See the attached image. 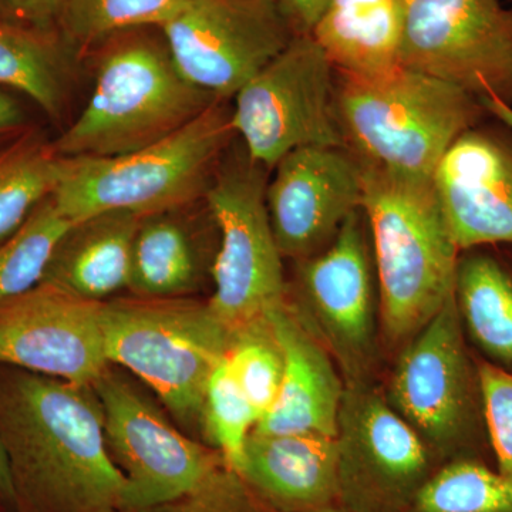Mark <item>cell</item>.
<instances>
[{"label": "cell", "mask_w": 512, "mask_h": 512, "mask_svg": "<svg viewBox=\"0 0 512 512\" xmlns=\"http://www.w3.org/2000/svg\"><path fill=\"white\" fill-rule=\"evenodd\" d=\"M0 440L16 512H128L93 386L0 365Z\"/></svg>", "instance_id": "6da1fadb"}, {"label": "cell", "mask_w": 512, "mask_h": 512, "mask_svg": "<svg viewBox=\"0 0 512 512\" xmlns=\"http://www.w3.org/2000/svg\"><path fill=\"white\" fill-rule=\"evenodd\" d=\"M362 168L380 322L389 342L404 346L456 296L460 249L433 178Z\"/></svg>", "instance_id": "7a4b0ae2"}, {"label": "cell", "mask_w": 512, "mask_h": 512, "mask_svg": "<svg viewBox=\"0 0 512 512\" xmlns=\"http://www.w3.org/2000/svg\"><path fill=\"white\" fill-rule=\"evenodd\" d=\"M215 101L178 72L163 36L127 30L100 43L92 96L53 147L64 157L124 156L171 136Z\"/></svg>", "instance_id": "3957f363"}, {"label": "cell", "mask_w": 512, "mask_h": 512, "mask_svg": "<svg viewBox=\"0 0 512 512\" xmlns=\"http://www.w3.org/2000/svg\"><path fill=\"white\" fill-rule=\"evenodd\" d=\"M335 106L343 144L363 167L427 180L451 144L490 117L471 94L402 66L382 76L338 73Z\"/></svg>", "instance_id": "277c9868"}, {"label": "cell", "mask_w": 512, "mask_h": 512, "mask_svg": "<svg viewBox=\"0 0 512 512\" xmlns=\"http://www.w3.org/2000/svg\"><path fill=\"white\" fill-rule=\"evenodd\" d=\"M234 136L231 109L215 101L187 126L134 153L76 158L53 201L72 222L107 211L147 217L180 210L205 198Z\"/></svg>", "instance_id": "5b68a950"}, {"label": "cell", "mask_w": 512, "mask_h": 512, "mask_svg": "<svg viewBox=\"0 0 512 512\" xmlns=\"http://www.w3.org/2000/svg\"><path fill=\"white\" fill-rule=\"evenodd\" d=\"M101 328L110 365L150 387L185 429L201 431L205 390L232 338L208 302L113 299L103 302Z\"/></svg>", "instance_id": "8992f818"}, {"label": "cell", "mask_w": 512, "mask_h": 512, "mask_svg": "<svg viewBox=\"0 0 512 512\" xmlns=\"http://www.w3.org/2000/svg\"><path fill=\"white\" fill-rule=\"evenodd\" d=\"M268 173L245 153L221 163L204 198L220 234L208 306L231 335L266 322L288 299L284 256L266 208Z\"/></svg>", "instance_id": "52a82bcc"}, {"label": "cell", "mask_w": 512, "mask_h": 512, "mask_svg": "<svg viewBox=\"0 0 512 512\" xmlns=\"http://www.w3.org/2000/svg\"><path fill=\"white\" fill-rule=\"evenodd\" d=\"M336 77L311 35L293 36L234 96L232 128L248 157L272 171L296 148L345 147L336 119Z\"/></svg>", "instance_id": "ba28073f"}, {"label": "cell", "mask_w": 512, "mask_h": 512, "mask_svg": "<svg viewBox=\"0 0 512 512\" xmlns=\"http://www.w3.org/2000/svg\"><path fill=\"white\" fill-rule=\"evenodd\" d=\"M93 389L103 409L111 457L126 477L128 512L194 493L228 467L217 450L175 429L156 403L111 365Z\"/></svg>", "instance_id": "9c48e42d"}, {"label": "cell", "mask_w": 512, "mask_h": 512, "mask_svg": "<svg viewBox=\"0 0 512 512\" xmlns=\"http://www.w3.org/2000/svg\"><path fill=\"white\" fill-rule=\"evenodd\" d=\"M400 66L512 106V8L501 0H402Z\"/></svg>", "instance_id": "30bf717a"}, {"label": "cell", "mask_w": 512, "mask_h": 512, "mask_svg": "<svg viewBox=\"0 0 512 512\" xmlns=\"http://www.w3.org/2000/svg\"><path fill=\"white\" fill-rule=\"evenodd\" d=\"M335 439L346 512H407L437 470L429 447L372 383L345 384Z\"/></svg>", "instance_id": "8fae6325"}, {"label": "cell", "mask_w": 512, "mask_h": 512, "mask_svg": "<svg viewBox=\"0 0 512 512\" xmlns=\"http://www.w3.org/2000/svg\"><path fill=\"white\" fill-rule=\"evenodd\" d=\"M296 264L293 308L328 349L345 384L372 383L379 308L362 208L350 215L328 248Z\"/></svg>", "instance_id": "7c38bea8"}, {"label": "cell", "mask_w": 512, "mask_h": 512, "mask_svg": "<svg viewBox=\"0 0 512 512\" xmlns=\"http://www.w3.org/2000/svg\"><path fill=\"white\" fill-rule=\"evenodd\" d=\"M160 30L178 72L222 101L295 36L275 0H190Z\"/></svg>", "instance_id": "4fadbf2b"}, {"label": "cell", "mask_w": 512, "mask_h": 512, "mask_svg": "<svg viewBox=\"0 0 512 512\" xmlns=\"http://www.w3.org/2000/svg\"><path fill=\"white\" fill-rule=\"evenodd\" d=\"M473 376L456 296L403 346L389 403L437 460H454L474 426Z\"/></svg>", "instance_id": "5bb4252c"}, {"label": "cell", "mask_w": 512, "mask_h": 512, "mask_svg": "<svg viewBox=\"0 0 512 512\" xmlns=\"http://www.w3.org/2000/svg\"><path fill=\"white\" fill-rule=\"evenodd\" d=\"M101 308L40 282L0 306V365L93 386L110 366Z\"/></svg>", "instance_id": "9a60e30c"}, {"label": "cell", "mask_w": 512, "mask_h": 512, "mask_svg": "<svg viewBox=\"0 0 512 512\" xmlns=\"http://www.w3.org/2000/svg\"><path fill=\"white\" fill-rule=\"evenodd\" d=\"M266 208L284 258H311L362 208L363 168L345 147L296 148L272 168Z\"/></svg>", "instance_id": "2e32d148"}, {"label": "cell", "mask_w": 512, "mask_h": 512, "mask_svg": "<svg viewBox=\"0 0 512 512\" xmlns=\"http://www.w3.org/2000/svg\"><path fill=\"white\" fill-rule=\"evenodd\" d=\"M433 185L460 252L512 245V128L495 119L468 128L441 158Z\"/></svg>", "instance_id": "e0dca14e"}, {"label": "cell", "mask_w": 512, "mask_h": 512, "mask_svg": "<svg viewBox=\"0 0 512 512\" xmlns=\"http://www.w3.org/2000/svg\"><path fill=\"white\" fill-rule=\"evenodd\" d=\"M268 320L284 355V377L274 407L254 431L336 437L345 382L335 360L288 299Z\"/></svg>", "instance_id": "ac0fdd59"}, {"label": "cell", "mask_w": 512, "mask_h": 512, "mask_svg": "<svg viewBox=\"0 0 512 512\" xmlns=\"http://www.w3.org/2000/svg\"><path fill=\"white\" fill-rule=\"evenodd\" d=\"M235 473L269 512L338 507L335 437L252 431Z\"/></svg>", "instance_id": "d6986e66"}, {"label": "cell", "mask_w": 512, "mask_h": 512, "mask_svg": "<svg viewBox=\"0 0 512 512\" xmlns=\"http://www.w3.org/2000/svg\"><path fill=\"white\" fill-rule=\"evenodd\" d=\"M141 215L107 211L72 222L57 242L42 282L93 302L130 286Z\"/></svg>", "instance_id": "ffe728a7"}, {"label": "cell", "mask_w": 512, "mask_h": 512, "mask_svg": "<svg viewBox=\"0 0 512 512\" xmlns=\"http://www.w3.org/2000/svg\"><path fill=\"white\" fill-rule=\"evenodd\" d=\"M402 0H325L311 36L336 72L382 76L400 67Z\"/></svg>", "instance_id": "44dd1931"}, {"label": "cell", "mask_w": 512, "mask_h": 512, "mask_svg": "<svg viewBox=\"0 0 512 512\" xmlns=\"http://www.w3.org/2000/svg\"><path fill=\"white\" fill-rule=\"evenodd\" d=\"M67 45L55 29L0 19V86L26 94L53 119L62 116L72 83Z\"/></svg>", "instance_id": "7402d4cb"}, {"label": "cell", "mask_w": 512, "mask_h": 512, "mask_svg": "<svg viewBox=\"0 0 512 512\" xmlns=\"http://www.w3.org/2000/svg\"><path fill=\"white\" fill-rule=\"evenodd\" d=\"M180 210L141 220L128 286L134 296L184 298L200 286L204 259L190 229L178 217Z\"/></svg>", "instance_id": "603a6c76"}, {"label": "cell", "mask_w": 512, "mask_h": 512, "mask_svg": "<svg viewBox=\"0 0 512 512\" xmlns=\"http://www.w3.org/2000/svg\"><path fill=\"white\" fill-rule=\"evenodd\" d=\"M457 268L456 301L461 322L478 346L512 365V278L494 256L467 251Z\"/></svg>", "instance_id": "cb8c5ba5"}, {"label": "cell", "mask_w": 512, "mask_h": 512, "mask_svg": "<svg viewBox=\"0 0 512 512\" xmlns=\"http://www.w3.org/2000/svg\"><path fill=\"white\" fill-rule=\"evenodd\" d=\"M76 158L60 156L40 138L19 141L0 154V244L55 194Z\"/></svg>", "instance_id": "d4e9b609"}, {"label": "cell", "mask_w": 512, "mask_h": 512, "mask_svg": "<svg viewBox=\"0 0 512 512\" xmlns=\"http://www.w3.org/2000/svg\"><path fill=\"white\" fill-rule=\"evenodd\" d=\"M407 512H512V483L470 458L437 467Z\"/></svg>", "instance_id": "484cf974"}, {"label": "cell", "mask_w": 512, "mask_h": 512, "mask_svg": "<svg viewBox=\"0 0 512 512\" xmlns=\"http://www.w3.org/2000/svg\"><path fill=\"white\" fill-rule=\"evenodd\" d=\"M190 0H64L57 25L70 46L92 47L127 30L158 28Z\"/></svg>", "instance_id": "4316f807"}, {"label": "cell", "mask_w": 512, "mask_h": 512, "mask_svg": "<svg viewBox=\"0 0 512 512\" xmlns=\"http://www.w3.org/2000/svg\"><path fill=\"white\" fill-rule=\"evenodd\" d=\"M70 225L49 197L0 244V306L42 282L53 249Z\"/></svg>", "instance_id": "83f0119b"}, {"label": "cell", "mask_w": 512, "mask_h": 512, "mask_svg": "<svg viewBox=\"0 0 512 512\" xmlns=\"http://www.w3.org/2000/svg\"><path fill=\"white\" fill-rule=\"evenodd\" d=\"M258 420L254 407L232 376L225 356L205 390L201 431L208 446L224 457L232 471L237 470L245 443Z\"/></svg>", "instance_id": "f1b7e54d"}, {"label": "cell", "mask_w": 512, "mask_h": 512, "mask_svg": "<svg viewBox=\"0 0 512 512\" xmlns=\"http://www.w3.org/2000/svg\"><path fill=\"white\" fill-rule=\"evenodd\" d=\"M227 363L261 420L274 407L284 377V355L269 320L232 335Z\"/></svg>", "instance_id": "f546056e"}, {"label": "cell", "mask_w": 512, "mask_h": 512, "mask_svg": "<svg viewBox=\"0 0 512 512\" xmlns=\"http://www.w3.org/2000/svg\"><path fill=\"white\" fill-rule=\"evenodd\" d=\"M478 387L497 471L512 483V373L483 363L478 367Z\"/></svg>", "instance_id": "4dcf8cb0"}, {"label": "cell", "mask_w": 512, "mask_h": 512, "mask_svg": "<svg viewBox=\"0 0 512 512\" xmlns=\"http://www.w3.org/2000/svg\"><path fill=\"white\" fill-rule=\"evenodd\" d=\"M235 471L222 468L194 493L140 512H265Z\"/></svg>", "instance_id": "1f68e13d"}, {"label": "cell", "mask_w": 512, "mask_h": 512, "mask_svg": "<svg viewBox=\"0 0 512 512\" xmlns=\"http://www.w3.org/2000/svg\"><path fill=\"white\" fill-rule=\"evenodd\" d=\"M64 0H0L6 20L39 29H55Z\"/></svg>", "instance_id": "d6a6232c"}, {"label": "cell", "mask_w": 512, "mask_h": 512, "mask_svg": "<svg viewBox=\"0 0 512 512\" xmlns=\"http://www.w3.org/2000/svg\"><path fill=\"white\" fill-rule=\"evenodd\" d=\"M295 35H311L325 0H275Z\"/></svg>", "instance_id": "836d02e7"}, {"label": "cell", "mask_w": 512, "mask_h": 512, "mask_svg": "<svg viewBox=\"0 0 512 512\" xmlns=\"http://www.w3.org/2000/svg\"><path fill=\"white\" fill-rule=\"evenodd\" d=\"M0 503L5 504L9 510L16 511V495L10 476L8 457L0 440Z\"/></svg>", "instance_id": "e575fe53"}, {"label": "cell", "mask_w": 512, "mask_h": 512, "mask_svg": "<svg viewBox=\"0 0 512 512\" xmlns=\"http://www.w3.org/2000/svg\"><path fill=\"white\" fill-rule=\"evenodd\" d=\"M23 114L15 100L0 92V133L12 130L22 123Z\"/></svg>", "instance_id": "d590c367"}, {"label": "cell", "mask_w": 512, "mask_h": 512, "mask_svg": "<svg viewBox=\"0 0 512 512\" xmlns=\"http://www.w3.org/2000/svg\"><path fill=\"white\" fill-rule=\"evenodd\" d=\"M480 101L485 111H487L488 116L512 128V106H508V104L503 103V101L494 99H483Z\"/></svg>", "instance_id": "8d00e7d4"}, {"label": "cell", "mask_w": 512, "mask_h": 512, "mask_svg": "<svg viewBox=\"0 0 512 512\" xmlns=\"http://www.w3.org/2000/svg\"><path fill=\"white\" fill-rule=\"evenodd\" d=\"M322 512H346V511H343L342 508H339V507H333V508H329V510H325Z\"/></svg>", "instance_id": "74e56055"}]
</instances>
